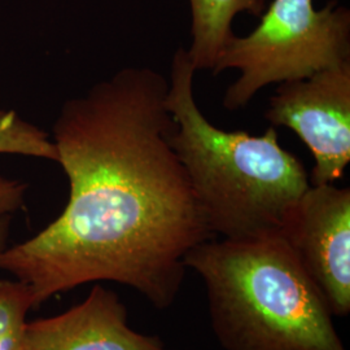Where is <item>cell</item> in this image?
Listing matches in <instances>:
<instances>
[{"label":"cell","instance_id":"cell-9","mask_svg":"<svg viewBox=\"0 0 350 350\" xmlns=\"http://www.w3.org/2000/svg\"><path fill=\"white\" fill-rule=\"evenodd\" d=\"M3 153L57 163V150L50 135L5 108H0V154Z\"/></svg>","mask_w":350,"mask_h":350},{"label":"cell","instance_id":"cell-2","mask_svg":"<svg viewBox=\"0 0 350 350\" xmlns=\"http://www.w3.org/2000/svg\"><path fill=\"white\" fill-rule=\"evenodd\" d=\"M187 50L173 56L166 105L172 144L213 235L245 239L282 232L310 186L300 160L282 148L275 129L262 135L226 131L209 122L193 95Z\"/></svg>","mask_w":350,"mask_h":350},{"label":"cell","instance_id":"cell-11","mask_svg":"<svg viewBox=\"0 0 350 350\" xmlns=\"http://www.w3.org/2000/svg\"><path fill=\"white\" fill-rule=\"evenodd\" d=\"M25 195V183L0 175V217H8L23 208Z\"/></svg>","mask_w":350,"mask_h":350},{"label":"cell","instance_id":"cell-1","mask_svg":"<svg viewBox=\"0 0 350 350\" xmlns=\"http://www.w3.org/2000/svg\"><path fill=\"white\" fill-rule=\"evenodd\" d=\"M167 81L124 68L65 101L53 124L69 200L50 225L0 253L34 308L92 282L138 291L163 310L186 275L185 258L214 239L172 144Z\"/></svg>","mask_w":350,"mask_h":350},{"label":"cell","instance_id":"cell-3","mask_svg":"<svg viewBox=\"0 0 350 350\" xmlns=\"http://www.w3.org/2000/svg\"><path fill=\"white\" fill-rule=\"evenodd\" d=\"M205 283L225 350H347L319 291L280 234L205 240L185 258Z\"/></svg>","mask_w":350,"mask_h":350},{"label":"cell","instance_id":"cell-5","mask_svg":"<svg viewBox=\"0 0 350 350\" xmlns=\"http://www.w3.org/2000/svg\"><path fill=\"white\" fill-rule=\"evenodd\" d=\"M265 117L308 146L315 161L310 185L335 183L350 163V62L280 83Z\"/></svg>","mask_w":350,"mask_h":350},{"label":"cell","instance_id":"cell-4","mask_svg":"<svg viewBox=\"0 0 350 350\" xmlns=\"http://www.w3.org/2000/svg\"><path fill=\"white\" fill-rule=\"evenodd\" d=\"M350 62V11L338 1L315 10L313 0H273L247 37L234 36L219 55L214 75L240 72L227 88L224 107L244 108L270 83L309 78Z\"/></svg>","mask_w":350,"mask_h":350},{"label":"cell","instance_id":"cell-7","mask_svg":"<svg viewBox=\"0 0 350 350\" xmlns=\"http://www.w3.org/2000/svg\"><path fill=\"white\" fill-rule=\"evenodd\" d=\"M26 347L27 350H170L161 338L133 329L118 295L100 284L66 312L29 322Z\"/></svg>","mask_w":350,"mask_h":350},{"label":"cell","instance_id":"cell-6","mask_svg":"<svg viewBox=\"0 0 350 350\" xmlns=\"http://www.w3.org/2000/svg\"><path fill=\"white\" fill-rule=\"evenodd\" d=\"M334 317L350 313V189L310 185L280 232Z\"/></svg>","mask_w":350,"mask_h":350},{"label":"cell","instance_id":"cell-10","mask_svg":"<svg viewBox=\"0 0 350 350\" xmlns=\"http://www.w3.org/2000/svg\"><path fill=\"white\" fill-rule=\"evenodd\" d=\"M36 309L25 284L17 279L0 280V350H27V313Z\"/></svg>","mask_w":350,"mask_h":350},{"label":"cell","instance_id":"cell-12","mask_svg":"<svg viewBox=\"0 0 350 350\" xmlns=\"http://www.w3.org/2000/svg\"><path fill=\"white\" fill-rule=\"evenodd\" d=\"M8 237H10V215L0 217V253L8 247Z\"/></svg>","mask_w":350,"mask_h":350},{"label":"cell","instance_id":"cell-8","mask_svg":"<svg viewBox=\"0 0 350 350\" xmlns=\"http://www.w3.org/2000/svg\"><path fill=\"white\" fill-rule=\"evenodd\" d=\"M192 43L187 53L195 70H213L222 51L234 37L235 16L247 12L261 17L266 0H189Z\"/></svg>","mask_w":350,"mask_h":350}]
</instances>
